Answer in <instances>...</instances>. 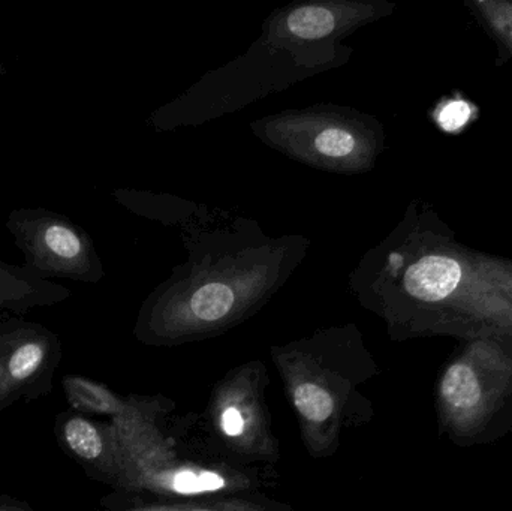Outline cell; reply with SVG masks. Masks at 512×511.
Instances as JSON below:
<instances>
[{"mask_svg":"<svg viewBox=\"0 0 512 511\" xmlns=\"http://www.w3.org/2000/svg\"><path fill=\"white\" fill-rule=\"evenodd\" d=\"M128 399L125 413L110 420L122 464L117 494L129 500L177 503L265 494L279 482L274 467L243 465L221 455L197 416H174L173 399L135 393Z\"/></svg>","mask_w":512,"mask_h":511,"instance_id":"1","label":"cell"},{"mask_svg":"<svg viewBox=\"0 0 512 511\" xmlns=\"http://www.w3.org/2000/svg\"><path fill=\"white\" fill-rule=\"evenodd\" d=\"M271 359L294 411L301 443L315 461L333 458L343 434L375 416L361 386L378 365L354 330H330L271 348Z\"/></svg>","mask_w":512,"mask_h":511,"instance_id":"2","label":"cell"},{"mask_svg":"<svg viewBox=\"0 0 512 511\" xmlns=\"http://www.w3.org/2000/svg\"><path fill=\"white\" fill-rule=\"evenodd\" d=\"M439 432L460 446L492 443L512 429V347L481 336L451 357L435 389Z\"/></svg>","mask_w":512,"mask_h":511,"instance_id":"3","label":"cell"},{"mask_svg":"<svg viewBox=\"0 0 512 511\" xmlns=\"http://www.w3.org/2000/svg\"><path fill=\"white\" fill-rule=\"evenodd\" d=\"M270 384L261 360L225 372L213 386L200 419L207 440L225 458L254 467H276L280 443L267 404Z\"/></svg>","mask_w":512,"mask_h":511,"instance_id":"4","label":"cell"},{"mask_svg":"<svg viewBox=\"0 0 512 511\" xmlns=\"http://www.w3.org/2000/svg\"><path fill=\"white\" fill-rule=\"evenodd\" d=\"M60 359L59 339L44 327L0 326V413L50 395Z\"/></svg>","mask_w":512,"mask_h":511,"instance_id":"5","label":"cell"},{"mask_svg":"<svg viewBox=\"0 0 512 511\" xmlns=\"http://www.w3.org/2000/svg\"><path fill=\"white\" fill-rule=\"evenodd\" d=\"M54 437L62 452L80 465L89 479L119 491L122 464L110 420L99 422L72 410L63 411L54 419Z\"/></svg>","mask_w":512,"mask_h":511,"instance_id":"6","label":"cell"},{"mask_svg":"<svg viewBox=\"0 0 512 511\" xmlns=\"http://www.w3.org/2000/svg\"><path fill=\"white\" fill-rule=\"evenodd\" d=\"M481 284L475 266H466L460 258L450 254H433L420 258L405 275L409 296L429 305L454 303L462 288Z\"/></svg>","mask_w":512,"mask_h":511,"instance_id":"7","label":"cell"},{"mask_svg":"<svg viewBox=\"0 0 512 511\" xmlns=\"http://www.w3.org/2000/svg\"><path fill=\"white\" fill-rule=\"evenodd\" d=\"M98 511H297L286 501L276 500L267 494L233 495L212 500L177 501V503H155V501L129 500L117 492H111L101 500Z\"/></svg>","mask_w":512,"mask_h":511,"instance_id":"8","label":"cell"},{"mask_svg":"<svg viewBox=\"0 0 512 511\" xmlns=\"http://www.w3.org/2000/svg\"><path fill=\"white\" fill-rule=\"evenodd\" d=\"M62 389L69 408L87 417L113 420L122 416L129 405L128 395H119L107 384L84 375H63Z\"/></svg>","mask_w":512,"mask_h":511,"instance_id":"9","label":"cell"},{"mask_svg":"<svg viewBox=\"0 0 512 511\" xmlns=\"http://www.w3.org/2000/svg\"><path fill=\"white\" fill-rule=\"evenodd\" d=\"M336 26L333 12L321 6H304L288 17V29L298 38L316 39L330 35Z\"/></svg>","mask_w":512,"mask_h":511,"instance_id":"10","label":"cell"},{"mask_svg":"<svg viewBox=\"0 0 512 511\" xmlns=\"http://www.w3.org/2000/svg\"><path fill=\"white\" fill-rule=\"evenodd\" d=\"M477 114L475 105L456 96L439 105L438 110L435 111V120L439 128L444 129L448 134H459L477 117Z\"/></svg>","mask_w":512,"mask_h":511,"instance_id":"11","label":"cell"},{"mask_svg":"<svg viewBox=\"0 0 512 511\" xmlns=\"http://www.w3.org/2000/svg\"><path fill=\"white\" fill-rule=\"evenodd\" d=\"M474 5L490 29L512 50V3L504 0H478Z\"/></svg>","mask_w":512,"mask_h":511,"instance_id":"12","label":"cell"},{"mask_svg":"<svg viewBox=\"0 0 512 511\" xmlns=\"http://www.w3.org/2000/svg\"><path fill=\"white\" fill-rule=\"evenodd\" d=\"M44 242L54 255L66 260L77 257L81 252L80 239L75 236L74 231L62 225H53L48 228L45 231Z\"/></svg>","mask_w":512,"mask_h":511,"instance_id":"13","label":"cell"},{"mask_svg":"<svg viewBox=\"0 0 512 511\" xmlns=\"http://www.w3.org/2000/svg\"><path fill=\"white\" fill-rule=\"evenodd\" d=\"M477 272L512 303V264L495 260H480L474 264Z\"/></svg>","mask_w":512,"mask_h":511,"instance_id":"14","label":"cell"},{"mask_svg":"<svg viewBox=\"0 0 512 511\" xmlns=\"http://www.w3.org/2000/svg\"><path fill=\"white\" fill-rule=\"evenodd\" d=\"M315 146L322 155L342 158L354 150L355 138L343 129H327L316 137Z\"/></svg>","mask_w":512,"mask_h":511,"instance_id":"15","label":"cell"},{"mask_svg":"<svg viewBox=\"0 0 512 511\" xmlns=\"http://www.w3.org/2000/svg\"><path fill=\"white\" fill-rule=\"evenodd\" d=\"M0 511H36L27 501L0 495Z\"/></svg>","mask_w":512,"mask_h":511,"instance_id":"16","label":"cell"},{"mask_svg":"<svg viewBox=\"0 0 512 511\" xmlns=\"http://www.w3.org/2000/svg\"><path fill=\"white\" fill-rule=\"evenodd\" d=\"M92 511H98V510H92Z\"/></svg>","mask_w":512,"mask_h":511,"instance_id":"17","label":"cell"}]
</instances>
